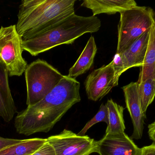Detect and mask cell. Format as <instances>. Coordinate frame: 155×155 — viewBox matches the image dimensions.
I'll return each mask as SVG.
<instances>
[{
	"label": "cell",
	"instance_id": "obj_8",
	"mask_svg": "<svg viewBox=\"0 0 155 155\" xmlns=\"http://www.w3.org/2000/svg\"><path fill=\"white\" fill-rule=\"evenodd\" d=\"M84 85L89 100L96 102L104 97L112 88L117 86L112 62L90 73L86 79Z\"/></svg>",
	"mask_w": 155,
	"mask_h": 155
},
{
	"label": "cell",
	"instance_id": "obj_19",
	"mask_svg": "<svg viewBox=\"0 0 155 155\" xmlns=\"http://www.w3.org/2000/svg\"><path fill=\"white\" fill-rule=\"evenodd\" d=\"M100 122H104L108 124V113L107 104H102L97 113L90 121H88L84 128L78 134L79 136H84L88 129L92 126Z\"/></svg>",
	"mask_w": 155,
	"mask_h": 155
},
{
	"label": "cell",
	"instance_id": "obj_23",
	"mask_svg": "<svg viewBox=\"0 0 155 155\" xmlns=\"http://www.w3.org/2000/svg\"><path fill=\"white\" fill-rule=\"evenodd\" d=\"M148 134L149 138L155 143V120L148 126Z\"/></svg>",
	"mask_w": 155,
	"mask_h": 155
},
{
	"label": "cell",
	"instance_id": "obj_3",
	"mask_svg": "<svg viewBox=\"0 0 155 155\" xmlns=\"http://www.w3.org/2000/svg\"><path fill=\"white\" fill-rule=\"evenodd\" d=\"M76 0H23L16 25L22 39L41 32L75 13Z\"/></svg>",
	"mask_w": 155,
	"mask_h": 155
},
{
	"label": "cell",
	"instance_id": "obj_16",
	"mask_svg": "<svg viewBox=\"0 0 155 155\" xmlns=\"http://www.w3.org/2000/svg\"><path fill=\"white\" fill-rule=\"evenodd\" d=\"M108 109V124L105 134L125 133L126 129L124 118V108L112 99L107 103Z\"/></svg>",
	"mask_w": 155,
	"mask_h": 155
},
{
	"label": "cell",
	"instance_id": "obj_11",
	"mask_svg": "<svg viewBox=\"0 0 155 155\" xmlns=\"http://www.w3.org/2000/svg\"><path fill=\"white\" fill-rule=\"evenodd\" d=\"M8 70L0 60V116L5 122L12 121L17 113L8 81Z\"/></svg>",
	"mask_w": 155,
	"mask_h": 155
},
{
	"label": "cell",
	"instance_id": "obj_18",
	"mask_svg": "<svg viewBox=\"0 0 155 155\" xmlns=\"http://www.w3.org/2000/svg\"><path fill=\"white\" fill-rule=\"evenodd\" d=\"M138 94L144 114L146 116L148 106L153 103L155 97V81L150 78L138 84Z\"/></svg>",
	"mask_w": 155,
	"mask_h": 155
},
{
	"label": "cell",
	"instance_id": "obj_21",
	"mask_svg": "<svg viewBox=\"0 0 155 155\" xmlns=\"http://www.w3.org/2000/svg\"><path fill=\"white\" fill-rule=\"evenodd\" d=\"M22 140L6 138L0 136V151L11 146L20 143Z\"/></svg>",
	"mask_w": 155,
	"mask_h": 155
},
{
	"label": "cell",
	"instance_id": "obj_24",
	"mask_svg": "<svg viewBox=\"0 0 155 155\" xmlns=\"http://www.w3.org/2000/svg\"></svg>",
	"mask_w": 155,
	"mask_h": 155
},
{
	"label": "cell",
	"instance_id": "obj_1",
	"mask_svg": "<svg viewBox=\"0 0 155 155\" xmlns=\"http://www.w3.org/2000/svg\"><path fill=\"white\" fill-rule=\"evenodd\" d=\"M80 83L64 76L42 100L18 113L14 126L20 134L30 136L47 133L73 106L81 101Z\"/></svg>",
	"mask_w": 155,
	"mask_h": 155
},
{
	"label": "cell",
	"instance_id": "obj_15",
	"mask_svg": "<svg viewBox=\"0 0 155 155\" xmlns=\"http://www.w3.org/2000/svg\"><path fill=\"white\" fill-rule=\"evenodd\" d=\"M155 24L150 32L147 50L143 64L141 67L137 83L144 82L148 78L155 79Z\"/></svg>",
	"mask_w": 155,
	"mask_h": 155
},
{
	"label": "cell",
	"instance_id": "obj_4",
	"mask_svg": "<svg viewBox=\"0 0 155 155\" xmlns=\"http://www.w3.org/2000/svg\"><path fill=\"white\" fill-rule=\"evenodd\" d=\"M117 53H121L155 24L152 8L137 6L120 13Z\"/></svg>",
	"mask_w": 155,
	"mask_h": 155
},
{
	"label": "cell",
	"instance_id": "obj_13",
	"mask_svg": "<svg viewBox=\"0 0 155 155\" xmlns=\"http://www.w3.org/2000/svg\"><path fill=\"white\" fill-rule=\"evenodd\" d=\"M134 0H84L81 6L90 9L93 16L102 13H121L137 6Z\"/></svg>",
	"mask_w": 155,
	"mask_h": 155
},
{
	"label": "cell",
	"instance_id": "obj_2",
	"mask_svg": "<svg viewBox=\"0 0 155 155\" xmlns=\"http://www.w3.org/2000/svg\"><path fill=\"white\" fill-rule=\"evenodd\" d=\"M101 26L96 16H80L74 13L47 30L23 40V49L32 56L47 52L58 45L72 44L87 33H95Z\"/></svg>",
	"mask_w": 155,
	"mask_h": 155
},
{
	"label": "cell",
	"instance_id": "obj_22",
	"mask_svg": "<svg viewBox=\"0 0 155 155\" xmlns=\"http://www.w3.org/2000/svg\"><path fill=\"white\" fill-rule=\"evenodd\" d=\"M137 155H155V143L150 145L139 148Z\"/></svg>",
	"mask_w": 155,
	"mask_h": 155
},
{
	"label": "cell",
	"instance_id": "obj_20",
	"mask_svg": "<svg viewBox=\"0 0 155 155\" xmlns=\"http://www.w3.org/2000/svg\"><path fill=\"white\" fill-rule=\"evenodd\" d=\"M32 155H56L54 149L51 145L46 142L37 151Z\"/></svg>",
	"mask_w": 155,
	"mask_h": 155
},
{
	"label": "cell",
	"instance_id": "obj_14",
	"mask_svg": "<svg viewBox=\"0 0 155 155\" xmlns=\"http://www.w3.org/2000/svg\"><path fill=\"white\" fill-rule=\"evenodd\" d=\"M97 52L94 37L91 36L76 62L69 70L68 76L76 79L85 73L92 67Z\"/></svg>",
	"mask_w": 155,
	"mask_h": 155
},
{
	"label": "cell",
	"instance_id": "obj_17",
	"mask_svg": "<svg viewBox=\"0 0 155 155\" xmlns=\"http://www.w3.org/2000/svg\"><path fill=\"white\" fill-rule=\"evenodd\" d=\"M47 142V139L31 138L22 140L0 151V155H32Z\"/></svg>",
	"mask_w": 155,
	"mask_h": 155
},
{
	"label": "cell",
	"instance_id": "obj_9",
	"mask_svg": "<svg viewBox=\"0 0 155 155\" xmlns=\"http://www.w3.org/2000/svg\"><path fill=\"white\" fill-rule=\"evenodd\" d=\"M126 107L132 119L134 131L132 139L139 140L142 138L145 119L147 117L143 113L138 94V83L132 82L122 87Z\"/></svg>",
	"mask_w": 155,
	"mask_h": 155
},
{
	"label": "cell",
	"instance_id": "obj_5",
	"mask_svg": "<svg viewBox=\"0 0 155 155\" xmlns=\"http://www.w3.org/2000/svg\"><path fill=\"white\" fill-rule=\"evenodd\" d=\"M25 74L27 106L42 100L64 76L46 61L40 59L28 65Z\"/></svg>",
	"mask_w": 155,
	"mask_h": 155
},
{
	"label": "cell",
	"instance_id": "obj_10",
	"mask_svg": "<svg viewBox=\"0 0 155 155\" xmlns=\"http://www.w3.org/2000/svg\"><path fill=\"white\" fill-rule=\"evenodd\" d=\"M139 148L125 133L110 134L97 141L100 155H137Z\"/></svg>",
	"mask_w": 155,
	"mask_h": 155
},
{
	"label": "cell",
	"instance_id": "obj_7",
	"mask_svg": "<svg viewBox=\"0 0 155 155\" xmlns=\"http://www.w3.org/2000/svg\"><path fill=\"white\" fill-rule=\"evenodd\" d=\"M47 141L53 147L56 155H90L97 153V141L66 129L48 137Z\"/></svg>",
	"mask_w": 155,
	"mask_h": 155
},
{
	"label": "cell",
	"instance_id": "obj_6",
	"mask_svg": "<svg viewBox=\"0 0 155 155\" xmlns=\"http://www.w3.org/2000/svg\"><path fill=\"white\" fill-rule=\"evenodd\" d=\"M23 40L16 25L0 29V60L5 64L11 76H20L28 66L22 56Z\"/></svg>",
	"mask_w": 155,
	"mask_h": 155
},
{
	"label": "cell",
	"instance_id": "obj_12",
	"mask_svg": "<svg viewBox=\"0 0 155 155\" xmlns=\"http://www.w3.org/2000/svg\"><path fill=\"white\" fill-rule=\"evenodd\" d=\"M150 30L145 33L128 48L120 53L125 71L132 67L143 66L147 50Z\"/></svg>",
	"mask_w": 155,
	"mask_h": 155
}]
</instances>
